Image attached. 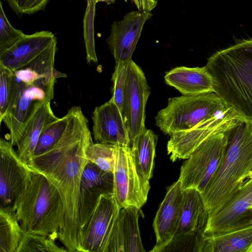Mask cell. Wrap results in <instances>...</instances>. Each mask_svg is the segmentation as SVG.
Instances as JSON below:
<instances>
[{
	"instance_id": "obj_33",
	"label": "cell",
	"mask_w": 252,
	"mask_h": 252,
	"mask_svg": "<svg viewBox=\"0 0 252 252\" xmlns=\"http://www.w3.org/2000/svg\"><path fill=\"white\" fill-rule=\"evenodd\" d=\"M25 34L21 30L14 28L9 22L0 2V54L12 46Z\"/></svg>"
},
{
	"instance_id": "obj_7",
	"label": "cell",
	"mask_w": 252,
	"mask_h": 252,
	"mask_svg": "<svg viewBox=\"0 0 252 252\" xmlns=\"http://www.w3.org/2000/svg\"><path fill=\"white\" fill-rule=\"evenodd\" d=\"M59 78L61 77L53 75L31 83L16 80L13 100L1 121L9 130L10 142L13 146L16 145L24 129L37 111L53 99L55 82Z\"/></svg>"
},
{
	"instance_id": "obj_34",
	"label": "cell",
	"mask_w": 252,
	"mask_h": 252,
	"mask_svg": "<svg viewBox=\"0 0 252 252\" xmlns=\"http://www.w3.org/2000/svg\"><path fill=\"white\" fill-rule=\"evenodd\" d=\"M128 63L116 64L112 77L113 83L111 99L123 112Z\"/></svg>"
},
{
	"instance_id": "obj_39",
	"label": "cell",
	"mask_w": 252,
	"mask_h": 252,
	"mask_svg": "<svg viewBox=\"0 0 252 252\" xmlns=\"http://www.w3.org/2000/svg\"><path fill=\"white\" fill-rule=\"evenodd\" d=\"M91 1H95L97 2H100V0H87V2Z\"/></svg>"
},
{
	"instance_id": "obj_40",
	"label": "cell",
	"mask_w": 252,
	"mask_h": 252,
	"mask_svg": "<svg viewBox=\"0 0 252 252\" xmlns=\"http://www.w3.org/2000/svg\"><path fill=\"white\" fill-rule=\"evenodd\" d=\"M251 211L252 214V207L251 208Z\"/></svg>"
},
{
	"instance_id": "obj_29",
	"label": "cell",
	"mask_w": 252,
	"mask_h": 252,
	"mask_svg": "<svg viewBox=\"0 0 252 252\" xmlns=\"http://www.w3.org/2000/svg\"><path fill=\"white\" fill-rule=\"evenodd\" d=\"M57 238L52 236L24 232L16 252H64L66 249L55 243Z\"/></svg>"
},
{
	"instance_id": "obj_14",
	"label": "cell",
	"mask_w": 252,
	"mask_h": 252,
	"mask_svg": "<svg viewBox=\"0 0 252 252\" xmlns=\"http://www.w3.org/2000/svg\"><path fill=\"white\" fill-rule=\"evenodd\" d=\"M152 16L149 11H133L112 24L106 41L116 64L128 63L132 60L144 25Z\"/></svg>"
},
{
	"instance_id": "obj_22",
	"label": "cell",
	"mask_w": 252,
	"mask_h": 252,
	"mask_svg": "<svg viewBox=\"0 0 252 252\" xmlns=\"http://www.w3.org/2000/svg\"><path fill=\"white\" fill-rule=\"evenodd\" d=\"M203 252H252V223L229 232L206 235Z\"/></svg>"
},
{
	"instance_id": "obj_38",
	"label": "cell",
	"mask_w": 252,
	"mask_h": 252,
	"mask_svg": "<svg viewBox=\"0 0 252 252\" xmlns=\"http://www.w3.org/2000/svg\"><path fill=\"white\" fill-rule=\"evenodd\" d=\"M116 0H100L101 1H104L107 4H110L115 3Z\"/></svg>"
},
{
	"instance_id": "obj_16",
	"label": "cell",
	"mask_w": 252,
	"mask_h": 252,
	"mask_svg": "<svg viewBox=\"0 0 252 252\" xmlns=\"http://www.w3.org/2000/svg\"><path fill=\"white\" fill-rule=\"evenodd\" d=\"M184 199V190L178 180L170 186L153 221L156 244L151 252H158L174 236L179 225Z\"/></svg>"
},
{
	"instance_id": "obj_26",
	"label": "cell",
	"mask_w": 252,
	"mask_h": 252,
	"mask_svg": "<svg viewBox=\"0 0 252 252\" xmlns=\"http://www.w3.org/2000/svg\"><path fill=\"white\" fill-rule=\"evenodd\" d=\"M140 209L134 206L121 208L120 215L125 239L126 252H145L142 245L138 220Z\"/></svg>"
},
{
	"instance_id": "obj_12",
	"label": "cell",
	"mask_w": 252,
	"mask_h": 252,
	"mask_svg": "<svg viewBox=\"0 0 252 252\" xmlns=\"http://www.w3.org/2000/svg\"><path fill=\"white\" fill-rule=\"evenodd\" d=\"M241 122L230 111L205 120L189 130L172 134L167 145L170 159L175 161L187 159L212 134L231 129Z\"/></svg>"
},
{
	"instance_id": "obj_5",
	"label": "cell",
	"mask_w": 252,
	"mask_h": 252,
	"mask_svg": "<svg viewBox=\"0 0 252 252\" xmlns=\"http://www.w3.org/2000/svg\"><path fill=\"white\" fill-rule=\"evenodd\" d=\"M230 109L215 93L170 97L155 117L156 126L165 134L191 129L202 122Z\"/></svg>"
},
{
	"instance_id": "obj_19",
	"label": "cell",
	"mask_w": 252,
	"mask_h": 252,
	"mask_svg": "<svg viewBox=\"0 0 252 252\" xmlns=\"http://www.w3.org/2000/svg\"><path fill=\"white\" fill-rule=\"evenodd\" d=\"M165 83L183 95H198L214 92L213 78L206 66L188 67L180 66L166 72Z\"/></svg>"
},
{
	"instance_id": "obj_1",
	"label": "cell",
	"mask_w": 252,
	"mask_h": 252,
	"mask_svg": "<svg viewBox=\"0 0 252 252\" xmlns=\"http://www.w3.org/2000/svg\"><path fill=\"white\" fill-rule=\"evenodd\" d=\"M68 111L67 126L58 142L46 152L34 157L28 164L55 187L63 202L64 220L59 232L60 241L67 252H78L80 236L79 196L82 176L89 161L86 155L93 142L88 121L81 107Z\"/></svg>"
},
{
	"instance_id": "obj_21",
	"label": "cell",
	"mask_w": 252,
	"mask_h": 252,
	"mask_svg": "<svg viewBox=\"0 0 252 252\" xmlns=\"http://www.w3.org/2000/svg\"><path fill=\"white\" fill-rule=\"evenodd\" d=\"M208 219L209 212L201 193L193 188L184 190L181 220L174 237L191 232L205 233Z\"/></svg>"
},
{
	"instance_id": "obj_15",
	"label": "cell",
	"mask_w": 252,
	"mask_h": 252,
	"mask_svg": "<svg viewBox=\"0 0 252 252\" xmlns=\"http://www.w3.org/2000/svg\"><path fill=\"white\" fill-rule=\"evenodd\" d=\"M113 192V174L105 172L89 161L83 172L79 196L81 229L92 216L100 195Z\"/></svg>"
},
{
	"instance_id": "obj_28",
	"label": "cell",
	"mask_w": 252,
	"mask_h": 252,
	"mask_svg": "<svg viewBox=\"0 0 252 252\" xmlns=\"http://www.w3.org/2000/svg\"><path fill=\"white\" fill-rule=\"evenodd\" d=\"M206 235L199 232L183 233L172 238L158 252H203Z\"/></svg>"
},
{
	"instance_id": "obj_35",
	"label": "cell",
	"mask_w": 252,
	"mask_h": 252,
	"mask_svg": "<svg viewBox=\"0 0 252 252\" xmlns=\"http://www.w3.org/2000/svg\"><path fill=\"white\" fill-rule=\"evenodd\" d=\"M18 15L34 14L43 10L49 0H6Z\"/></svg>"
},
{
	"instance_id": "obj_27",
	"label": "cell",
	"mask_w": 252,
	"mask_h": 252,
	"mask_svg": "<svg viewBox=\"0 0 252 252\" xmlns=\"http://www.w3.org/2000/svg\"><path fill=\"white\" fill-rule=\"evenodd\" d=\"M117 146L93 142L86 149V157L101 170L113 173Z\"/></svg>"
},
{
	"instance_id": "obj_9",
	"label": "cell",
	"mask_w": 252,
	"mask_h": 252,
	"mask_svg": "<svg viewBox=\"0 0 252 252\" xmlns=\"http://www.w3.org/2000/svg\"><path fill=\"white\" fill-rule=\"evenodd\" d=\"M150 94V88L144 73L131 60L128 64L122 112L129 133L130 145L146 128L145 108Z\"/></svg>"
},
{
	"instance_id": "obj_41",
	"label": "cell",
	"mask_w": 252,
	"mask_h": 252,
	"mask_svg": "<svg viewBox=\"0 0 252 252\" xmlns=\"http://www.w3.org/2000/svg\"><path fill=\"white\" fill-rule=\"evenodd\" d=\"M126 1V0H125Z\"/></svg>"
},
{
	"instance_id": "obj_10",
	"label": "cell",
	"mask_w": 252,
	"mask_h": 252,
	"mask_svg": "<svg viewBox=\"0 0 252 252\" xmlns=\"http://www.w3.org/2000/svg\"><path fill=\"white\" fill-rule=\"evenodd\" d=\"M10 142L0 140V207L14 206L30 186L33 171L18 157Z\"/></svg>"
},
{
	"instance_id": "obj_4",
	"label": "cell",
	"mask_w": 252,
	"mask_h": 252,
	"mask_svg": "<svg viewBox=\"0 0 252 252\" xmlns=\"http://www.w3.org/2000/svg\"><path fill=\"white\" fill-rule=\"evenodd\" d=\"M25 232L58 238L64 220L61 195L43 175L33 172L30 186L14 205Z\"/></svg>"
},
{
	"instance_id": "obj_31",
	"label": "cell",
	"mask_w": 252,
	"mask_h": 252,
	"mask_svg": "<svg viewBox=\"0 0 252 252\" xmlns=\"http://www.w3.org/2000/svg\"><path fill=\"white\" fill-rule=\"evenodd\" d=\"M97 2H87V7L83 19V36L88 63H97L94 42V21Z\"/></svg>"
},
{
	"instance_id": "obj_13",
	"label": "cell",
	"mask_w": 252,
	"mask_h": 252,
	"mask_svg": "<svg viewBox=\"0 0 252 252\" xmlns=\"http://www.w3.org/2000/svg\"><path fill=\"white\" fill-rule=\"evenodd\" d=\"M252 176L219 212L208 219L205 234H218L252 224Z\"/></svg>"
},
{
	"instance_id": "obj_37",
	"label": "cell",
	"mask_w": 252,
	"mask_h": 252,
	"mask_svg": "<svg viewBox=\"0 0 252 252\" xmlns=\"http://www.w3.org/2000/svg\"><path fill=\"white\" fill-rule=\"evenodd\" d=\"M138 10L151 12L157 6V0H132Z\"/></svg>"
},
{
	"instance_id": "obj_23",
	"label": "cell",
	"mask_w": 252,
	"mask_h": 252,
	"mask_svg": "<svg viewBox=\"0 0 252 252\" xmlns=\"http://www.w3.org/2000/svg\"><path fill=\"white\" fill-rule=\"evenodd\" d=\"M57 51V39L42 53L24 67L13 71L18 81L31 83L43 77L58 75L66 77V75L55 68V59Z\"/></svg>"
},
{
	"instance_id": "obj_20",
	"label": "cell",
	"mask_w": 252,
	"mask_h": 252,
	"mask_svg": "<svg viewBox=\"0 0 252 252\" xmlns=\"http://www.w3.org/2000/svg\"><path fill=\"white\" fill-rule=\"evenodd\" d=\"M59 119L53 112L50 102L44 104L37 111L25 126L16 145L17 154L23 162L28 165L32 161L41 133Z\"/></svg>"
},
{
	"instance_id": "obj_2",
	"label": "cell",
	"mask_w": 252,
	"mask_h": 252,
	"mask_svg": "<svg viewBox=\"0 0 252 252\" xmlns=\"http://www.w3.org/2000/svg\"><path fill=\"white\" fill-rule=\"evenodd\" d=\"M205 66L214 93L237 119L252 126V37L217 51Z\"/></svg>"
},
{
	"instance_id": "obj_25",
	"label": "cell",
	"mask_w": 252,
	"mask_h": 252,
	"mask_svg": "<svg viewBox=\"0 0 252 252\" xmlns=\"http://www.w3.org/2000/svg\"><path fill=\"white\" fill-rule=\"evenodd\" d=\"M24 232L15 206L0 207V252H16Z\"/></svg>"
},
{
	"instance_id": "obj_32",
	"label": "cell",
	"mask_w": 252,
	"mask_h": 252,
	"mask_svg": "<svg viewBox=\"0 0 252 252\" xmlns=\"http://www.w3.org/2000/svg\"><path fill=\"white\" fill-rule=\"evenodd\" d=\"M16 79L13 71L0 66V122L10 108L16 88Z\"/></svg>"
},
{
	"instance_id": "obj_3",
	"label": "cell",
	"mask_w": 252,
	"mask_h": 252,
	"mask_svg": "<svg viewBox=\"0 0 252 252\" xmlns=\"http://www.w3.org/2000/svg\"><path fill=\"white\" fill-rule=\"evenodd\" d=\"M252 176V126L241 122L229 133L223 161L201 194L209 218L219 212Z\"/></svg>"
},
{
	"instance_id": "obj_11",
	"label": "cell",
	"mask_w": 252,
	"mask_h": 252,
	"mask_svg": "<svg viewBox=\"0 0 252 252\" xmlns=\"http://www.w3.org/2000/svg\"><path fill=\"white\" fill-rule=\"evenodd\" d=\"M120 210L113 192L101 194L92 216L81 229L78 252H104Z\"/></svg>"
},
{
	"instance_id": "obj_18",
	"label": "cell",
	"mask_w": 252,
	"mask_h": 252,
	"mask_svg": "<svg viewBox=\"0 0 252 252\" xmlns=\"http://www.w3.org/2000/svg\"><path fill=\"white\" fill-rule=\"evenodd\" d=\"M56 39L53 33L47 31L25 34L0 54V66L13 71L21 68L45 50Z\"/></svg>"
},
{
	"instance_id": "obj_24",
	"label": "cell",
	"mask_w": 252,
	"mask_h": 252,
	"mask_svg": "<svg viewBox=\"0 0 252 252\" xmlns=\"http://www.w3.org/2000/svg\"><path fill=\"white\" fill-rule=\"evenodd\" d=\"M157 140V135L146 128L129 146L138 171L149 180L153 175Z\"/></svg>"
},
{
	"instance_id": "obj_6",
	"label": "cell",
	"mask_w": 252,
	"mask_h": 252,
	"mask_svg": "<svg viewBox=\"0 0 252 252\" xmlns=\"http://www.w3.org/2000/svg\"><path fill=\"white\" fill-rule=\"evenodd\" d=\"M230 130L212 134L183 163L178 179L183 190L193 188L201 194L205 192L223 161Z\"/></svg>"
},
{
	"instance_id": "obj_30",
	"label": "cell",
	"mask_w": 252,
	"mask_h": 252,
	"mask_svg": "<svg viewBox=\"0 0 252 252\" xmlns=\"http://www.w3.org/2000/svg\"><path fill=\"white\" fill-rule=\"evenodd\" d=\"M70 118V112L52 123L41 133L34 151V156L42 154L53 147L65 131Z\"/></svg>"
},
{
	"instance_id": "obj_36",
	"label": "cell",
	"mask_w": 252,
	"mask_h": 252,
	"mask_svg": "<svg viewBox=\"0 0 252 252\" xmlns=\"http://www.w3.org/2000/svg\"><path fill=\"white\" fill-rule=\"evenodd\" d=\"M104 252H126L120 213L110 234Z\"/></svg>"
},
{
	"instance_id": "obj_17",
	"label": "cell",
	"mask_w": 252,
	"mask_h": 252,
	"mask_svg": "<svg viewBox=\"0 0 252 252\" xmlns=\"http://www.w3.org/2000/svg\"><path fill=\"white\" fill-rule=\"evenodd\" d=\"M92 121L96 142L129 146L127 126L121 111L111 99L95 108Z\"/></svg>"
},
{
	"instance_id": "obj_8",
	"label": "cell",
	"mask_w": 252,
	"mask_h": 252,
	"mask_svg": "<svg viewBox=\"0 0 252 252\" xmlns=\"http://www.w3.org/2000/svg\"><path fill=\"white\" fill-rule=\"evenodd\" d=\"M113 174V193L121 209H140L147 200L149 180L138 171L129 146H117Z\"/></svg>"
}]
</instances>
